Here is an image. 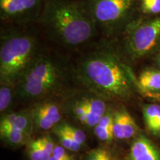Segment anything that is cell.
Instances as JSON below:
<instances>
[{
	"mask_svg": "<svg viewBox=\"0 0 160 160\" xmlns=\"http://www.w3.org/2000/svg\"><path fill=\"white\" fill-rule=\"evenodd\" d=\"M33 125L38 128L49 130L59 122L61 119V110L56 102L51 99L39 101L31 111Z\"/></svg>",
	"mask_w": 160,
	"mask_h": 160,
	"instance_id": "8",
	"label": "cell"
},
{
	"mask_svg": "<svg viewBox=\"0 0 160 160\" xmlns=\"http://www.w3.org/2000/svg\"><path fill=\"white\" fill-rule=\"evenodd\" d=\"M48 160H63V159H59V158L56 157H54V156H53V155H52V156H51V157L49 158V159H48Z\"/></svg>",
	"mask_w": 160,
	"mask_h": 160,
	"instance_id": "26",
	"label": "cell"
},
{
	"mask_svg": "<svg viewBox=\"0 0 160 160\" xmlns=\"http://www.w3.org/2000/svg\"><path fill=\"white\" fill-rule=\"evenodd\" d=\"M45 0H0V18L7 24L24 27L38 22Z\"/></svg>",
	"mask_w": 160,
	"mask_h": 160,
	"instance_id": "7",
	"label": "cell"
},
{
	"mask_svg": "<svg viewBox=\"0 0 160 160\" xmlns=\"http://www.w3.org/2000/svg\"><path fill=\"white\" fill-rule=\"evenodd\" d=\"M137 85L145 93H160V71L145 70L137 80Z\"/></svg>",
	"mask_w": 160,
	"mask_h": 160,
	"instance_id": "11",
	"label": "cell"
},
{
	"mask_svg": "<svg viewBox=\"0 0 160 160\" xmlns=\"http://www.w3.org/2000/svg\"><path fill=\"white\" fill-rule=\"evenodd\" d=\"M39 140L40 144H41L42 146L45 148V151H47L50 155L52 156L56 147L55 143L53 141V139L48 137H44L42 138H40Z\"/></svg>",
	"mask_w": 160,
	"mask_h": 160,
	"instance_id": "23",
	"label": "cell"
},
{
	"mask_svg": "<svg viewBox=\"0 0 160 160\" xmlns=\"http://www.w3.org/2000/svg\"><path fill=\"white\" fill-rule=\"evenodd\" d=\"M145 94L151 98H154V99L160 100V93H145Z\"/></svg>",
	"mask_w": 160,
	"mask_h": 160,
	"instance_id": "25",
	"label": "cell"
},
{
	"mask_svg": "<svg viewBox=\"0 0 160 160\" xmlns=\"http://www.w3.org/2000/svg\"><path fill=\"white\" fill-rule=\"evenodd\" d=\"M37 23L52 41L70 49L88 45L99 33L83 0H45Z\"/></svg>",
	"mask_w": 160,
	"mask_h": 160,
	"instance_id": "2",
	"label": "cell"
},
{
	"mask_svg": "<svg viewBox=\"0 0 160 160\" xmlns=\"http://www.w3.org/2000/svg\"><path fill=\"white\" fill-rule=\"evenodd\" d=\"M1 137L5 142L13 145H22L27 142V139L30 136L17 128L0 129Z\"/></svg>",
	"mask_w": 160,
	"mask_h": 160,
	"instance_id": "12",
	"label": "cell"
},
{
	"mask_svg": "<svg viewBox=\"0 0 160 160\" xmlns=\"http://www.w3.org/2000/svg\"><path fill=\"white\" fill-rule=\"evenodd\" d=\"M55 133L57 135L59 142L62 146L70 151H78L81 149L82 145L78 143L77 141L70 136L68 133H66L60 126L55 129Z\"/></svg>",
	"mask_w": 160,
	"mask_h": 160,
	"instance_id": "13",
	"label": "cell"
},
{
	"mask_svg": "<svg viewBox=\"0 0 160 160\" xmlns=\"http://www.w3.org/2000/svg\"><path fill=\"white\" fill-rule=\"evenodd\" d=\"M105 150V149L104 148H96L92 150L88 153L86 160H101Z\"/></svg>",
	"mask_w": 160,
	"mask_h": 160,
	"instance_id": "24",
	"label": "cell"
},
{
	"mask_svg": "<svg viewBox=\"0 0 160 160\" xmlns=\"http://www.w3.org/2000/svg\"><path fill=\"white\" fill-rule=\"evenodd\" d=\"M157 62H158V65H159V67L160 68V53L159 54V57H158Z\"/></svg>",
	"mask_w": 160,
	"mask_h": 160,
	"instance_id": "27",
	"label": "cell"
},
{
	"mask_svg": "<svg viewBox=\"0 0 160 160\" xmlns=\"http://www.w3.org/2000/svg\"><path fill=\"white\" fill-rule=\"evenodd\" d=\"M75 77L86 89L107 100L127 99L137 85L117 46L109 40L94 45L79 58Z\"/></svg>",
	"mask_w": 160,
	"mask_h": 160,
	"instance_id": "1",
	"label": "cell"
},
{
	"mask_svg": "<svg viewBox=\"0 0 160 160\" xmlns=\"http://www.w3.org/2000/svg\"><path fill=\"white\" fill-rule=\"evenodd\" d=\"M94 128L95 134L101 141L110 142L114 137L113 127H104V126L97 125Z\"/></svg>",
	"mask_w": 160,
	"mask_h": 160,
	"instance_id": "21",
	"label": "cell"
},
{
	"mask_svg": "<svg viewBox=\"0 0 160 160\" xmlns=\"http://www.w3.org/2000/svg\"><path fill=\"white\" fill-rule=\"evenodd\" d=\"M33 122L31 113L22 111L7 114L2 118L0 129L17 128L25 132L28 135H31Z\"/></svg>",
	"mask_w": 160,
	"mask_h": 160,
	"instance_id": "10",
	"label": "cell"
},
{
	"mask_svg": "<svg viewBox=\"0 0 160 160\" xmlns=\"http://www.w3.org/2000/svg\"><path fill=\"white\" fill-rule=\"evenodd\" d=\"M140 8L148 15L160 14V0H141Z\"/></svg>",
	"mask_w": 160,
	"mask_h": 160,
	"instance_id": "19",
	"label": "cell"
},
{
	"mask_svg": "<svg viewBox=\"0 0 160 160\" xmlns=\"http://www.w3.org/2000/svg\"><path fill=\"white\" fill-rule=\"evenodd\" d=\"M52 155L63 160H75L74 157L72 155L69 154L68 152L67 151V149L65 148L63 146L56 145L54 151H53Z\"/></svg>",
	"mask_w": 160,
	"mask_h": 160,
	"instance_id": "22",
	"label": "cell"
},
{
	"mask_svg": "<svg viewBox=\"0 0 160 160\" xmlns=\"http://www.w3.org/2000/svg\"><path fill=\"white\" fill-rule=\"evenodd\" d=\"M42 50L34 33L17 28L2 31L0 84L16 86Z\"/></svg>",
	"mask_w": 160,
	"mask_h": 160,
	"instance_id": "3",
	"label": "cell"
},
{
	"mask_svg": "<svg viewBox=\"0 0 160 160\" xmlns=\"http://www.w3.org/2000/svg\"><path fill=\"white\" fill-rule=\"evenodd\" d=\"M130 160H160V153L149 139L139 137L131 146Z\"/></svg>",
	"mask_w": 160,
	"mask_h": 160,
	"instance_id": "9",
	"label": "cell"
},
{
	"mask_svg": "<svg viewBox=\"0 0 160 160\" xmlns=\"http://www.w3.org/2000/svg\"><path fill=\"white\" fill-rule=\"evenodd\" d=\"M59 126L80 145H82L85 142L86 135L82 130L65 123L62 124Z\"/></svg>",
	"mask_w": 160,
	"mask_h": 160,
	"instance_id": "20",
	"label": "cell"
},
{
	"mask_svg": "<svg viewBox=\"0 0 160 160\" xmlns=\"http://www.w3.org/2000/svg\"><path fill=\"white\" fill-rule=\"evenodd\" d=\"M15 94V86L1 84L0 87V111L2 113L11 105Z\"/></svg>",
	"mask_w": 160,
	"mask_h": 160,
	"instance_id": "14",
	"label": "cell"
},
{
	"mask_svg": "<svg viewBox=\"0 0 160 160\" xmlns=\"http://www.w3.org/2000/svg\"><path fill=\"white\" fill-rule=\"evenodd\" d=\"M122 35V48L131 59H139L151 54L160 43V16L133 20Z\"/></svg>",
	"mask_w": 160,
	"mask_h": 160,
	"instance_id": "6",
	"label": "cell"
},
{
	"mask_svg": "<svg viewBox=\"0 0 160 160\" xmlns=\"http://www.w3.org/2000/svg\"><path fill=\"white\" fill-rule=\"evenodd\" d=\"M124 125L123 133L124 139H128L133 137L138 131V127L136 124L134 119L130 115V113L126 110L124 109L123 113Z\"/></svg>",
	"mask_w": 160,
	"mask_h": 160,
	"instance_id": "17",
	"label": "cell"
},
{
	"mask_svg": "<svg viewBox=\"0 0 160 160\" xmlns=\"http://www.w3.org/2000/svg\"><path fill=\"white\" fill-rule=\"evenodd\" d=\"M65 79L63 63L42 50L16 85L15 93L23 100L48 99L61 90Z\"/></svg>",
	"mask_w": 160,
	"mask_h": 160,
	"instance_id": "4",
	"label": "cell"
},
{
	"mask_svg": "<svg viewBox=\"0 0 160 160\" xmlns=\"http://www.w3.org/2000/svg\"><path fill=\"white\" fill-rule=\"evenodd\" d=\"M98 31L109 41L122 35L133 21L136 0H83Z\"/></svg>",
	"mask_w": 160,
	"mask_h": 160,
	"instance_id": "5",
	"label": "cell"
},
{
	"mask_svg": "<svg viewBox=\"0 0 160 160\" xmlns=\"http://www.w3.org/2000/svg\"><path fill=\"white\" fill-rule=\"evenodd\" d=\"M28 153L31 160H48L51 157L40 144L39 139L30 142Z\"/></svg>",
	"mask_w": 160,
	"mask_h": 160,
	"instance_id": "15",
	"label": "cell"
},
{
	"mask_svg": "<svg viewBox=\"0 0 160 160\" xmlns=\"http://www.w3.org/2000/svg\"><path fill=\"white\" fill-rule=\"evenodd\" d=\"M143 116L146 125L149 128L160 118V105L148 104L143 106Z\"/></svg>",
	"mask_w": 160,
	"mask_h": 160,
	"instance_id": "16",
	"label": "cell"
},
{
	"mask_svg": "<svg viewBox=\"0 0 160 160\" xmlns=\"http://www.w3.org/2000/svg\"><path fill=\"white\" fill-rule=\"evenodd\" d=\"M123 113L124 109H119L113 113V132L114 137L118 139H124Z\"/></svg>",
	"mask_w": 160,
	"mask_h": 160,
	"instance_id": "18",
	"label": "cell"
}]
</instances>
